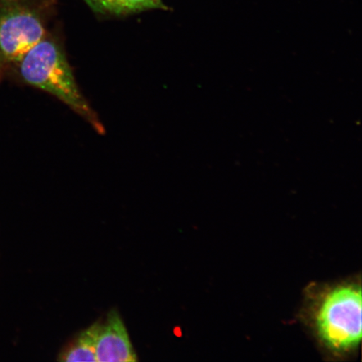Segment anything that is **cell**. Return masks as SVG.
<instances>
[{"label":"cell","mask_w":362,"mask_h":362,"mask_svg":"<svg viewBox=\"0 0 362 362\" xmlns=\"http://www.w3.org/2000/svg\"><path fill=\"white\" fill-rule=\"evenodd\" d=\"M56 0H0V83L49 30Z\"/></svg>","instance_id":"obj_2"},{"label":"cell","mask_w":362,"mask_h":362,"mask_svg":"<svg viewBox=\"0 0 362 362\" xmlns=\"http://www.w3.org/2000/svg\"><path fill=\"white\" fill-rule=\"evenodd\" d=\"M361 288L346 284L329 289L316 306L317 334L329 349L346 352L355 349L361 339Z\"/></svg>","instance_id":"obj_3"},{"label":"cell","mask_w":362,"mask_h":362,"mask_svg":"<svg viewBox=\"0 0 362 362\" xmlns=\"http://www.w3.org/2000/svg\"><path fill=\"white\" fill-rule=\"evenodd\" d=\"M97 361L129 362L138 360L125 325L116 310L98 322L96 337Z\"/></svg>","instance_id":"obj_4"},{"label":"cell","mask_w":362,"mask_h":362,"mask_svg":"<svg viewBox=\"0 0 362 362\" xmlns=\"http://www.w3.org/2000/svg\"><path fill=\"white\" fill-rule=\"evenodd\" d=\"M98 322L81 332L58 356L61 361H97L96 337Z\"/></svg>","instance_id":"obj_6"},{"label":"cell","mask_w":362,"mask_h":362,"mask_svg":"<svg viewBox=\"0 0 362 362\" xmlns=\"http://www.w3.org/2000/svg\"><path fill=\"white\" fill-rule=\"evenodd\" d=\"M98 15L123 17L151 10L167 11L162 0H84Z\"/></svg>","instance_id":"obj_5"},{"label":"cell","mask_w":362,"mask_h":362,"mask_svg":"<svg viewBox=\"0 0 362 362\" xmlns=\"http://www.w3.org/2000/svg\"><path fill=\"white\" fill-rule=\"evenodd\" d=\"M8 76L51 94L79 115L99 134L106 133L100 117L81 92L68 61L62 35L49 30L12 67Z\"/></svg>","instance_id":"obj_1"}]
</instances>
